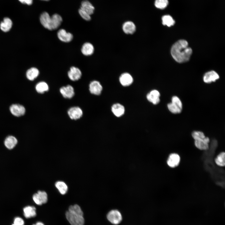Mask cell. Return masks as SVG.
Here are the masks:
<instances>
[{
    "mask_svg": "<svg viewBox=\"0 0 225 225\" xmlns=\"http://www.w3.org/2000/svg\"><path fill=\"white\" fill-rule=\"evenodd\" d=\"M180 161V158L178 154L172 153L169 156L167 162L170 167L174 168L179 164Z\"/></svg>",
    "mask_w": 225,
    "mask_h": 225,
    "instance_id": "11",
    "label": "cell"
},
{
    "mask_svg": "<svg viewBox=\"0 0 225 225\" xmlns=\"http://www.w3.org/2000/svg\"><path fill=\"white\" fill-rule=\"evenodd\" d=\"M192 137L195 140L204 138L205 136L204 133L200 131H194L192 134Z\"/></svg>",
    "mask_w": 225,
    "mask_h": 225,
    "instance_id": "32",
    "label": "cell"
},
{
    "mask_svg": "<svg viewBox=\"0 0 225 225\" xmlns=\"http://www.w3.org/2000/svg\"><path fill=\"white\" fill-rule=\"evenodd\" d=\"M38 70L35 68H32L28 69L26 72L27 78L30 80H33L39 74Z\"/></svg>",
    "mask_w": 225,
    "mask_h": 225,
    "instance_id": "27",
    "label": "cell"
},
{
    "mask_svg": "<svg viewBox=\"0 0 225 225\" xmlns=\"http://www.w3.org/2000/svg\"><path fill=\"white\" fill-rule=\"evenodd\" d=\"M17 142L18 140L16 138L12 136H9L7 137L4 142L5 146L9 149L13 148Z\"/></svg>",
    "mask_w": 225,
    "mask_h": 225,
    "instance_id": "24",
    "label": "cell"
},
{
    "mask_svg": "<svg viewBox=\"0 0 225 225\" xmlns=\"http://www.w3.org/2000/svg\"><path fill=\"white\" fill-rule=\"evenodd\" d=\"M12 22L8 18H5L3 21L0 24L1 29L4 32H7L10 30L12 26Z\"/></svg>",
    "mask_w": 225,
    "mask_h": 225,
    "instance_id": "25",
    "label": "cell"
},
{
    "mask_svg": "<svg viewBox=\"0 0 225 225\" xmlns=\"http://www.w3.org/2000/svg\"><path fill=\"white\" fill-rule=\"evenodd\" d=\"M57 36L61 41L65 42H68L72 39V34L69 32H67L65 30L61 29L57 32Z\"/></svg>",
    "mask_w": 225,
    "mask_h": 225,
    "instance_id": "8",
    "label": "cell"
},
{
    "mask_svg": "<svg viewBox=\"0 0 225 225\" xmlns=\"http://www.w3.org/2000/svg\"><path fill=\"white\" fill-rule=\"evenodd\" d=\"M35 89L38 93H43L48 91L49 87L47 83L42 81L39 82L36 84Z\"/></svg>",
    "mask_w": 225,
    "mask_h": 225,
    "instance_id": "28",
    "label": "cell"
},
{
    "mask_svg": "<svg viewBox=\"0 0 225 225\" xmlns=\"http://www.w3.org/2000/svg\"><path fill=\"white\" fill-rule=\"evenodd\" d=\"M70 118L72 120H77L81 118L83 114L81 109L78 107H74L69 109L68 112Z\"/></svg>",
    "mask_w": 225,
    "mask_h": 225,
    "instance_id": "7",
    "label": "cell"
},
{
    "mask_svg": "<svg viewBox=\"0 0 225 225\" xmlns=\"http://www.w3.org/2000/svg\"><path fill=\"white\" fill-rule=\"evenodd\" d=\"M18 1L22 3L29 5H31L33 2V0H18Z\"/></svg>",
    "mask_w": 225,
    "mask_h": 225,
    "instance_id": "35",
    "label": "cell"
},
{
    "mask_svg": "<svg viewBox=\"0 0 225 225\" xmlns=\"http://www.w3.org/2000/svg\"><path fill=\"white\" fill-rule=\"evenodd\" d=\"M51 30L57 29L61 25L62 19L59 14L55 13L51 17Z\"/></svg>",
    "mask_w": 225,
    "mask_h": 225,
    "instance_id": "16",
    "label": "cell"
},
{
    "mask_svg": "<svg viewBox=\"0 0 225 225\" xmlns=\"http://www.w3.org/2000/svg\"><path fill=\"white\" fill-rule=\"evenodd\" d=\"M66 218L71 225H84V219L83 215L76 212H66Z\"/></svg>",
    "mask_w": 225,
    "mask_h": 225,
    "instance_id": "2",
    "label": "cell"
},
{
    "mask_svg": "<svg viewBox=\"0 0 225 225\" xmlns=\"http://www.w3.org/2000/svg\"><path fill=\"white\" fill-rule=\"evenodd\" d=\"M119 80L122 85L124 86H128L132 84L133 81V79L129 73L125 72L121 75Z\"/></svg>",
    "mask_w": 225,
    "mask_h": 225,
    "instance_id": "17",
    "label": "cell"
},
{
    "mask_svg": "<svg viewBox=\"0 0 225 225\" xmlns=\"http://www.w3.org/2000/svg\"><path fill=\"white\" fill-rule=\"evenodd\" d=\"M102 89V87L98 81L94 80L89 85V90L92 94L95 95H100Z\"/></svg>",
    "mask_w": 225,
    "mask_h": 225,
    "instance_id": "10",
    "label": "cell"
},
{
    "mask_svg": "<svg viewBox=\"0 0 225 225\" xmlns=\"http://www.w3.org/2000/svg\"><path fill=\"white\" fill-rule=\"evenodd\" d=\"M32 199L36 204L41 205L47 202L48 195L45 191L39 190L38 191L37 193L33 195Z\"/></svg>",
    "mask_w": 225,
    "mask_h": 225,
    "instance_id": "4",
    "label": "cell"
},
{
    "mask_svg": "<svg viewBox=\"0 0 225 225\" xmlns=\"http://www.w3.org/2000/svg\"><path fill=\"white\" fill-rule=\"evenodd\" d=\"M219 76L215 71H212L206 73L203 78L204 82L207 83L214 82L218 79Z\"/></svg>",
    "mask_w": 225,
    "mask_h": 225,
    "instance_id": "18",
    "label": "cell"
},
{
    "mask_svg": "<svg viewBox=\"0 0 225 225\" xmlns=\"http://www.w3.org/2000/svg\"><path fill=\"white\" fill-rule=\"evenodd\" d=\"M112 111L115 116L120 117L124 114L125 108L122 105L119 103H116L112 106Z\"/></svg>",
    "mask_w": 225,
    "mask_h": 225,
    "instance_id": "23",
    "label": "cell"
},
{
    "mask_svg": "<svg viewBox=\"0 0 225 225\" xmlns=\"http://www.w3.org/2000/svg\"><path fill=\"white\" fill-rule=\"evenodd\" d=\"M168 3V0H155L154 5L157 8L162 9L166 8Z\"/></svg>",
    "mask_w": 225,
    "mask_h": 225,
    "instance_id": "31",
    "label": "cell"
},
{
    "mask_svg": "<svg viewBox=\"0 0 225 225\" xmlns=\"http://www.w3.org/2000/svg\"><path fill=\"white\" fill-rule=\"evenodd\" d=\"M69 78L72 81H76L79 79L82 75L81 70L78 68L72 66L68 73Z\"/></svg>",
    "mask_w": 225,
    "mask_h": 225,
    "instance_id": "6",
    "label": "cell"
},
{
    "mask_svg": "<svg viewBox=\"0 0 225 225\" xmlns=\"http://www.w3.org/2000/svg\"><path fill=\"white\" fill-rule=\"evenodd\" d=\"M32 225H44V224L42 222H38L36 223V224H33Z\"/></svg>",
    "mask_w": 225,
    "mask_h": 225,
    "instance_id": "36",
    "label": "cell"
},
{
    "mask_svg": "<svg viewBox=\"0 0 225 225\" xmlns=\"http://www.w3.org/2000/svg\"><path fill=\"white\" fill-rule=\"evenodd\" d=\"M160 93L156 90H153L147 95L148 100L154 105L158 104L160 101Z\"/></svg>",
    "mask_w": 225,
    "mask_h": 225,
    "instance_id": "15",
    "label": "cell"
},
{
    "mask_svg": "<svg viewBox=\"0 0 225 225\" xmlns=\"http://www.w3.org/2000/svg\"><path fill=\"white\" fill-rule=\"evenodd\" d=\"M24 223L23 220L21 217H17L14 218L12 225H24Z\"/></svg>",
    "mask_w": 225,
    "mask_h": 225,
    "instance_id": "34",
    "label": "cell"
},
{
    "mask_svg": "<svg viewBox=\"0 0 225 225\" xmlns=\"http://www.w3.org/2000/svg\"><path fill=\"white\" fill-rule=\"evenodd\" d=\"M122 30L127 34H132L135 31L136 27L135 24L131 21L125 22L123 24Z\"/></svg>",
    "mask_w": 225,
    "mask_h": 225,
    "instance_id": "19",
    "label": "cell"
},
{
    "mask_svg": "<svg viewBox=\"0 0 225 225\" xmlns=\"http://www.w3.org/2000/svg\"><path fill=\"white\" fill-rule=\"evenodd\" d=\"M42 0L48 1H49V0Z\"/></svg>",
    "mask_w": 225,
    "mask_h": 225,
    "instance_id": "37",
    "label": "cell"
},
{
    "mask_svg": "<svg viewBox=\"0 0 225 225\" xmlns=\"http://www.w3.org/2000/svg\"><path fill=\"white\" fill-rule=\"evenodd\" d=\"M167 107L169 111L174 114L181 112L182 109V104L180 99L178 96H174L171 98V102L168 104Z\"/></svg>",
    "mask_w": 225,
    "mask_h": 225,
    "instance_id": "3",
    "label": "cell"
},
{
    "mask_svg": "<svg viewBox=\"0 0 225 225\" xmlns=\"http://www.w3.org/2000/svg\"><path fill=\"white\" fill-rule=\"evenodd\" d=\"M81 9L85 11L90 15L92 14L94 12V7L88 1H83L81 3Z\"/></svg>",
    "mask_w": 225,
    "mask_h": 225,
    "instance_id": "21",
    "label": "cell"
},
{
    "mask_svg": "<svg viewBox=\"0 0 225 225\" xmlns=\"http://www.w3.org/2000/svg\"><path fill=\"white\" fill-rule=\"evenodd\" d=\"M210 139L206 137L204 138L195 140L194 144L195 147L200 150H207L209 148V143Z\"/></svg>",
    "mask_w": 225,
    "mask_h": 225,
    "instance_id": "13",
    "label": "cell"
},
{
    "mask_svg": "<svg viewBox=\"0 0 225 225\" xmlns=\"http://www.w3.org/2000/svg\"><path fill=\"white\" fill-rule=\"evenodd\" d=\"M78 12L80 16L84 20L88 21L91 19L90 15L81 9L80 8L79 9Z\"/></svg>",
    "mask_w": 225,
    "mask_h": 225,
    "instance_id": "33",
    "label": "cell"
},
{
    "mask_svg": "<svg viewBox=\"0 0 225 225\" xmlns=\"http://www.w3.org/2000/svg\"><path fill=\"white\" fill-rule=\"evenodd\" d=\"M162 24L169 27L173 25L175 22L172 17L169 15H165L162 18Z\"/></svg>",
    "mask_w": 225,
    "mask_h": 225,
    "instance_id": "30",
    "label": "cell"
},
{
    "mask_svg": "<svg viewBox=\"0 0 225 225\" xmlns=\"http://www.w3.org/2000/svg\"><path fill=\"white\" fill-rule=\"evenodd\" d=\"M55 185L59 192L62 195H65L67 193L68 188L64 182L61 181H57L55 182Z\"/></svg>",
    "mask_w": 225,
    "mask_h": 225,
    "instance_id": "26",
    "label": "cell"
},
{
    "mask_svg": "<svg viewBox=\"0 0 225 225\" xmlns=\"http://www.w3.org/2000/svg\"><path fill=\"white\" fill-rule=\"evenodd\" d=\"M94 47L93 45L89 42H86L82 45L81 51L82 54L86 56L92 55L94 52Z\"/></svg>",
    "mask_w": 225,
    "mask_h": 225,
    "instance_id": "20",
    "label": "cell"
},
{
    "mask_svg": "<svg viewBox=\"0 0 225 225\" xmlns=\"http://www.w3.org/2000/svg\"><path fill=\"white\" fill-rule=\"evenodd\" d=\"M215 163L220 167H224L225 165V153L222 152L218 155L215 160Z\"/></svg>",
    "mask_w": 225,
    "mask_h": 225,
    "instance_id": "29",
    "label": "cell"
},
{
    "mask_svg": "<svg viewBox=\"0 0 225 225\" xmlns=\"http://www.w3.org/2000/svg\"><path fill=\"white\" fill-rule=\"evenodd\" d=\"M60 92L65 98L70 99L72 98L74 95V89L72 86L69 85L62 87L60 89Z\"/></svg>",
    "mask_w": 225,
    "mask_h": 225,
    "instance_id": "12",
    "label": "cell"
},
{
    "mask_svg": "<svg viewBox=\"0 0 225 225\" xmlns=\"http://www.w3.org/2000/svg\"><path fill=\"white\" fill-rule=\"evenodd\" d=\"M23 214L27 218L35 217L36 215V208L33 206H28L23 209Z\"/></svg>",
    "mask_w": 225,
    "mask_h": 225,
    "instance_id": "22",
    "label": "cell"
},
{
    "mask_svg": "<svg viewBox=\"0 0 225 225\" xmlns=\"http://www.w3.org/2000/svg\"><path fill=\"white\" fill-rule=\"evenodd\" d=\"M40 20L41 24L44 28L51 30V17L48 12H42L40 15Z\"/></svg>",
    "mask_w": 225,
    "mask_h": 225,
    "instance_id": "14",
    "label": "cell"
},
{
    "mask_svg": "<svg viewBox=\"0 0 225 225\" xmlns=\"http://www.w3.org/2000/svg\"><path fill=\"white\" fill-rule=\"evenodd\" d=\"M108 220L114 224H118L122 220V216L120 212L117 210H114L110 211L108 214Z\"/></svg>",
    "mask_w": 225,
    "mask_h": 225,
    "instance_id": "5",
    "label": "cell"
},
{
    "mask_svg": "<svg viewBox=\"0 0 225 225\" xmlns=\"http://www.w3.org/2000/svg\"><path fill=\"white\" fill-rule=\"evenodd\" d=\"M11 113L16 117H20L24 114L25 109L23 106L19 104H12L10 108Z\"/></svg>",
    "mask_w": 225,
    "mask_h": 225,
    "instance_id": "9",
    "label": "cell"
},
{
    "mask_svg": "<svg viewBox=\"0 0 225 225\" xmlns=\"http://www.w3.org/2000/svg\"><path fill=\"white\" fill-rule=\"evenodd\" d=\"M171 52L172 58L176 62L182 63L189 60L192 50L186 40H180L173 45Z\"/></svg>",
    "mask_w": 225,
    "mask_h": 225,
    "instance_id": "1",
    "label": "cell"
}]
</instances>
